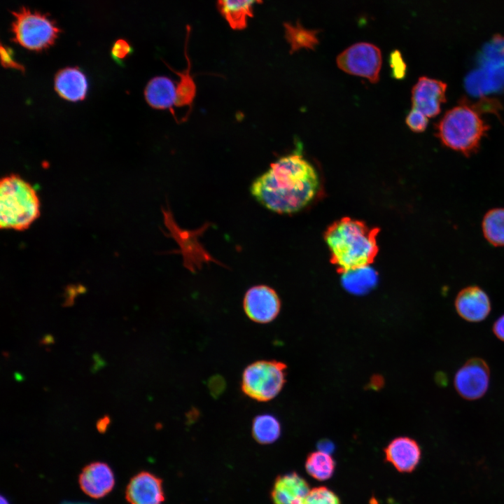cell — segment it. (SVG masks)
<instances>
[{"mask_svg":"<svg viewBox=\"0 0 504 504\" xmlns=\"http://www.w3.org/2000/svg\"><path fill=\"white\" fill-rule=\"evenodd\" d=\"M447 84L442 81L421 77L412 90V108L423 113L427 118L438 115L442 104L446 102Z\"/></svg>","mask_w":504,"mask_h":504,"instance_id":"11","label":"cell"},{"mask_svg":"<svg viewBox=\"0 0 504 504\" xmlns=\"http://www.w3.org/2000/svg\"><path fill=\"white\" fill-rule=\"evenodd\" d=\"M109 419L108 416H104V418L102 419L98 423H97V428L100 432H104L106 430V427L108 426L109 424Z\"/></svg>","mask_w":504,"mask_h":504,"instance_id":"33","label":"cell"},{"mask_svg":"<svg viewBox=\"0 0 504 504\" xmlns=\"http://www.w3.org/2000/svg\"><path fill=\"white\" fill-rule=\"evenodd\" d=\"M336 62L346 74L367 78L372 83L379 80L382 53L372 43L360 42L349 46L337 56Z\"/></svg>","mask_w":504,"mask_h":504,"instance_id":"8","label":"cell"},{"mask_svg":"<svg viewBox=\"0 0 504 504\" xmlns=\"http://www.w3.org/2000/svg\"><path fill=\"white\" fill-rule=\"evenodd\" d=\"M162 481L155 475L142 471L130 481L125 498L130 504H162L164 500Z\"/></svg>","mask_w":504,"mask_h":504,"instance_id":"12","label":"cell"},{"mask_svg":"<svg viewBox=\"0 0 504 504\" xmlns=\"http://www.w3.org/2000/svg\"><path fill=\"white\" fill-rule=\"evenodd\" d=\"M464 84L467 92L477 97L504 92V36L496 35L482 47Z\"/></svg>","mask_w":504,"mask_h":504,"instance_id":"5","label":"cell"},{"mask_svg":"<svg viewBox=\"0 0 504 504\" xmlns=\"http://www.w3.org/2000/svg\"><path fill=\"white\" fill-rule=\"evenodd\" d=\"M131 50V47L126 41L119 39L114 43L111 50V54L115 60L120 61L125 59Z\"/></svg>","mask_w":504,"mask_h":504,"instance_id":"29","label":"cell"},{"mask_svg":"<svg viewBox=\"0 0 504 504\" xmlns=\"http://www.w3.org/2000/svg\"><path fill=\"white\" fill-rule=\"evenodd\" d=\"M342 285L349 293L361 295L369 293L377 284V272L370 265L357 267L342 273Z\"/></svg>","mask_w":504,"mask_h":504,"instance_id":"20","label":"cell"},{"mask_svg":"<svg viewBox=\"0 0 504 504\" xmlns=\"http://www.w3.org/2000/svg\"><path fill=\"white\" fill-rule=\"evenodd\" d=\"M78 483L82 491L93 498H102L108 494L115 484L114 474L109 465L93 462L83 468Z\"/></svg>","mask_w":504,"mask_h":504,"instance_id":"13","label":"cell"},{"mask_svg":"<svg viewBox=\"0 0 504 504\" xmlns=\"http://www.w3.org/2000/svg\"><path fill=\"white\" fill-rule=\"evenodd\" d=\"M279 420L270 414L256 416L252 423V435L260 444H267L276 441L281 435Z\"/></svg>","mask_w":504,"mask_h":504,"instance_id":"21","label":"cell"},{"mask_svg":"<svg viewBox=\"0 0 504 504\" xmlns=\"http://www.w3.org/2000/svg\"><path fill=\"white\" fill-rule=\"evenodd\" d=\"M458 314L469 322H480L491 312V302L487 294L477 286H470L458 292L454 302Z\"/></svg>","mask_w":504,"mask_h":504,"instance_id":"14","label":"cell"},{"mask_svg":"<svg viewBox=\"0 0 504 504\" xmlns=\"http://www.w3.org/2000/svg\"><path fill=\"white\" fill-rule=\"evenodd\" d=\"M377 228L348 217L341 218L326 230L324 238L331 262L341 273L370 265L377 253Z\"/></svg>","mask_w":504,"mask_h":504,"instance_id":"2","label":"cell"},{"mask_svg":"<svg viewBox=\"0 0 504 504\" xmlns=\"http://www.w3.org/2000/svg\"><path fill=\"white\" fill-rule=\"evenodd\" d=\"M176 74L180 77L176 86V106H183L190 105L196 94V85L190 75L189 70Z\"/></svg>","mask_w":504,"mask_h":504,"instance_id":"25","label":"cell"},{"mask_svg":"<svg viewBox=\"0 0 504 504\" xmlns=\"http://www.w3.org/2000/svg\"><path fill=\"white\" fill-rule=\"evenodd\" d=\"M144 96L147 103L154 108H170L176 104V86L168 77L156 76L147 83Z\"/></svg>","mask_w":504,"mask_h":504,"instance_id":"18","label":"cell"},{"mask_svg":"<svg viewBox=\"0 0 504 504\" xmlns=\"http://www.w3.org/2000/svg\"><path fill=\"white\" fill-rule=\"evenodd\" d=\"M54 86L59 97L70 102L83 100L88 92L87 78L77 67L59 70L55 75Z\"/></svg>","mask_w":504,"mask_h":504,"instance_id":"17","label":"cell"},{"mask_svg":"<svg viewBox=\"0 0 504 504\" xmlns=\"http://www.w3.org/2000/svg\"><path fill=\"white\" fill-rule=\"evenodd\" d=\"M490 368L481 358L468 359L456 372L454 385L458 394L467 400L482 398L488 391Z\"/></svg>","mask_w":504,"mask_h":504,"instance_id":"9","label":"cell"},{"mask_svg":"<svg viewBox=\"0 0 504 504\" xmlns=\"http://www.w3.org/2000/svg\"><path fill=\"white\" fill-rule=\"evenodd\" d=\"M220 13L235 30L244 29L253 16V8L262 0H217Z\"/></svg>","mask_w":504,"mask_h":504,"instance_id":"19","label":"cell"},{"mask_svg":"<svg viewBox=\"0 0 504 504\" xmlns=\"http://www.w3.org/2000/svg\"><path fill=\"white\" fill-rule=\"evenodd\" d=\"M304 504H340L337 495L326 486L313 488L308 493Z\"/></svg>","mask_w":504,"mask_h":504,"instance_id":"26","label":"cell"},{"mask_svg":"<svg viewBox=\"0 0 504 504\" xmlns=\"http://www.w3.org/2000/svg\"><path fill=\"white\" fill-rule=\"evenodd\" d=\"M320 186L318 174L299 152L283 156L252 183L251 195L266 209L293 214L307 206Z\"/></svg>","mask_w":504,"mask_h":504,"instance_id":"1","label":"cell"},{"mask_svg":"<svg viewBox=\"0 0 504 504\" xmlns=\"http://www.w3.org/2000/svg\"><path fill=\"white\" fill-rule=\"evenodd\" d=\"M389 62L391 68L392 76L396 79H402L406 74V64L398 50L392 52L390 55Z\"/></svg>","mask_w":504,"mask_h":504,"instance_id":"28","label":"cell"},{"mask_svg":"<svg viewBox=\"0 0 504 504\" xmlns=\"http://www.w3.org/2000/svg\"><path fill=\"white\" fill-rule=\"evenodd\" d=\"M319 450L329 453L333 449V444L330 441L324 440L319 442Z\"/></svg>","mask_w":504,"mask_h":504,"instance_id":"32","label":"cell"},{"mask_svg":"<svg viewBox=\"0 0 504 504\" xmlns=\"http://www.w3.org/2000/svg\"><path fill=\"white\" fill-rule=\"evenodd\" d=\"M285 35L290 46V52L301 48L314 49L318 45V31L305 29L300 23H285Z\"/></svg>","mask_w":504,"mask_h":504,"instance_id":"23","label":"cell"},{"mask_svg":"<svg viewBox=\"0 0 504 504\" xmlns=\"http://www.w3.org/2000/svg\"><path fill=\"white\" fill-rule=\"evenodd\" d=\"M470 102L461 100L447 111L437 125V136L447 147L466 156L477 151L482 137L489 130Z\"/></svg>","mask_w":504,"mask_h":504,"instance_id":"3","label":"cell"},{"mask_svg":"<svg viewBox=\"0 0 504 504\" xmlns=\"http://www.w3.org/2000/svg\"><path fill=\"white\" fill-rule=\"evenodd\" d=\"M384 454L398 471L410 472L418 465L421 450L416 440L404 436L393 439L384 449Z\"/></svg>","mask_w":504,"mask_h":504,"instance_id":"15","label":"cell"},{"mask_svg":"<svg viewBox=\"0 0 504 504\" xmlns=\"http://www.w3.org/2000/svg\"><path fill=\"white\" fill-rule=\"evenodd\" d=\"M1 64L5 68H12L20 71H24V67L20 64L16 62L13 59L12 51L10 49L1 46Z\"/></svg>","mask_w":504,"mask_h":504,"instance_id":"30","label":"cell"},{"mask_svg":"<svg viewBox=\"0 0 504 504\" xmlns=\"http://www.w3.org/2000/svg\"><path fill=\"white\" fill-rule=\"evenodd\" d=\"M493 332L498 340L504 342V314L494 322Z\"/></svg>","mask_w":504,"mask_h":504,"instance_id":"31","label":"cell"},{"mask_svg":"<svg viewBox=\"0 0 504 504\" xmlns=\"http://www.w3.org/2000/svg\"><path fill=\"white\" fill-rule=\"evenodd\" d=\"M1 504H10V503L5 497L1 496Z\"/></svg>","mask_w":504,"mask_h":504,"instance_id":"34","label":"cell"},{"mask_svg":"<svg viewBox=\"0 0 504 504\" xmlns=\"http://www.w3.org/2000/svg\"><path fill=\"white\" fill-rule=\"evenodd\" d=\"M305 468L310 476L323 481L332 475L335 461L329 453L318 450L307 456Z\"/></svg>","mask_w":504,"mask_h":504,"instance_id":"24","label":"cell"},{"mask_svg":"<svg viewBox=\"0 0 504 504\" xmlns=\"http://www.w3.org/2000/svg\"><path fill=\"white\" fill-rule=\"evenodd\" d=\"M482 226L484 236L491 244L504 246V208H495L487 211Z\"/></svg>","mask_w":504,"mask_h":504,"instance_id":"22","label":"cell"},{"mask_svg":"<svg viewBox=\"0 0 504 504\" xmlns=\"http://www.w3.org/2000/svg\"><path fill=\"white\" fill-rule=\"evenodd\" d=\"M13 41L33 51L43 50L54 44L60 29L55 22L38 12L22 8L13 13Z\"/></svg>","mask_w":504,"mask_h":504,"instance_id":"7","label":"cell"},{"mask_svg":"<svg viewBox=\"0 0 504 504\" xmlns=\"http://www.w3.org/2000/svg\"><path fill=\"white\" fill-rule=\"evenodd\" d=\"M286 371V365L281 361L261 360L253 362L242 373L241 391L256 401H270L284 388Z\"/></svg>","mask_w":504,"mask_h":504,"instance_id":"6","label":"cell"},{"mask_svg":"<svg viewBox=\"0 0 504 504\" xmlns=\"http://www.w3.org/2000/svg\"><path fill=\"white\" fill-rule=\"evenodd\" d=\"M62 504H90V503H80V502H69V501H66V502L62 503Z\"/></svg>","mask_w":504,"mask_h":504,"instance_id":"35","label":"cell"},{"mask_svg":"<svg viewBox=\"0 0 504 504\" xmlns=\"http://www.w3.org/2000/svg\"><path fill=\"white\" fill-rule=\"evenodd\" d=\"M408 127L414 132H424L428 125V118L421 111L412 108L406 117Z\"/></svg>","mask_w":504,"mask_h":504,"instance_id":"27","label":"cell"},{"mask_svg":"<svg viewBox=\"0 0 504 504\" xmlns=\"http://www.w3.org/2000/svg\"><path fill=\"white\" fill-rule=\"evenodd\" d=\"M243 306L246 316L258 323H267L278 316L281 302L276 291L266 285L251 287L246 292Z\"/></svg>","mask_w":504,"mask_h":504,"instance_id":"10","label":"cell"},{"mask_svg":"<svg viewBox=\"0 0 504 504\" xmlns=\"http://www.w3.org/2000/svg\"><path fill=\"white\" fill-rule=\"evenodd\" d=\"M40 215V202L34 188L16 174L0 182L1 227L23 230Z\"/></svg>","mask_w":504,"mask_h":504,"instance_id":"4","label":"cell"},{"mask_svg":"<svg viewBox=\"0 0 504 504\" xmlns=\"http://www.w3.org/2000/svg\"><path fill=\"white\" fill-rule=\"evenodd\" d=\"M310 490L304 479L292 472L276 478L272 498L274 504H304Z\"/></svg>","mask_w":504,"mask_h":504,"instance_id":"16","label":"cell"}]
</instances>
